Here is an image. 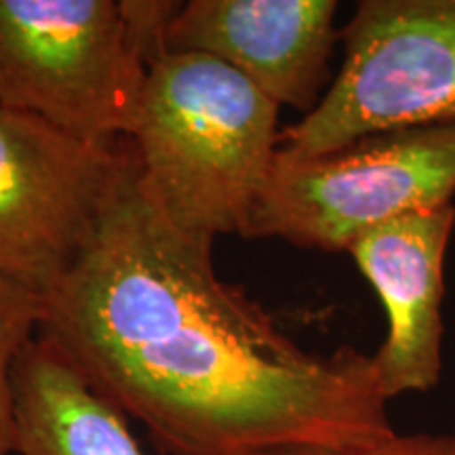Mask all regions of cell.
I'll return each instance as SVG.
<instances>
[{
    "instance_id": "cell-5",
    "label": "cell",
    "mask_w": 455,
    "mask_h": 455,
    "mask_svg": "<svg viewBox=\"0 0 455 455\" xmlns=\"http://www.w3.org/2000/svg\"><path fill=\"white\" fill-rule=\"evenodd\" d=\"M148 68L118 0H0V108L74 138L127 140Z\"/></svg>"
},
{
    "instance_id": "cell-2",
    "label": "cell",
    "mask_w": 455,
    "mask_h": 455,
    "mask_svg": "<svg viewBox=\"0 0 455 455\" xmlns=\"http://www.w3.org/2000/svg\"><path fill=\"white\" fill-rule=\"evenodd\" d=\"M270 98L204 53H164L146 72L127 144L164 215L213 241L247 235L281 144Z\"/></svg>"
},
{
    "instance_id": "cell-6",
    "label": "cell",
    "mask_w": 455,
    "mask_h": 455,
    "mask_svg": "<svg viewBox=\"0 0 455 455\" xmlns=\"http://www.w3.org/2000/svg\"><path fill=\"white\" fill-rule=\"evenodd\" d=\"M98 144L0 108V278L41 298L68 276L127 163Z\"/></svg>"
},
{
    "instance_id": "cell-3",
    "label": "cell",
    "mask_w": 455,
    "mask_h": 455,
    "mask_svg": "<svg viewBox=\"0 0 455 455\" xmlns=\"http://www.w3.org/2000/svg\"><path fill=\"white\" fill-rule=\"evenodd\" d=\"M455 195V123L384 131L299 156L278 148L244 238L348 251L358 236Z\"/></svg>"
},
{
    "instance_id": "cell-9",
    "label": "cell",
    "mask_w": 455,
    "mask_h": 455,
    "mask_svg": "<svg viewBox=\"0 0 455 455\" xmlns=\"http://www.w3.org/2000/svg\"><path fill=\"white\" fill-rule=\"evenodd\" d=\"M15 455H148L121 409L41 333L15 365Z\"/></svg>"
},
{
    "instance_id": "cell-4",
    "label": "cell",
    "mask_w": 455,
    "mask_h": 455,
    "mask_svg": "<svg viewBox=\"0 0 455 455\" xmlns=\"http://www.w3.org/2000/svg\"><path fill=\"white\" fill-rule=\"evenodd\" d=\"M344 64L278 148L316 156L384 131L455 123V0H363Z\"/></svg>"
},
{
    "instance_id": "cell-12",
    "label": "cell",
    "mask_w": 455,
    "mask_h": 455,
    "mask_svg": "<svg viewBox=\"0 0 455 455\" xmlns=\"http://www.w3.org/2000/svg\"><path fill=\"white\" fill-rule=\"evenodd\" d=\"M131 44L146 68L156 64L167 51V34L181 3L175 0H118Z\"/></svg>"
},
{
    "instance_id": "cell-11",
    "label": "cell",
    "mask_w": 455,
    "mask_h": 455,
    "mask_svg": "<svg viewBox=\"0 0 455 455\" xmlns=\"http://www.w3.org/2000/svg\"><path fill=\"white\" fill-rule=\"evenodd\" d=\"M251 455H455V435H430V432H413L352 445H293L266 449Z\"/></svg>"
},
{
    "instance_id": "cell-8",
    "label": "cell",
    "mask_w": 455,
    "mask_h": 455,
    "mask_svg": "<svg viewBox=\"0 0 455 455\" xmlns=\"http://www.w3.org/2000/svg\"><path fill=\"white\" fill-rule=\"evenodd\" d=\"M335 13V0H190L169 28L167 51L212 55L276 106L308 114L339 38Z\"/></svg>"
},
{
    "instance_id": "cell-1",
    "label": "cell",
    "mask_w": 455,
    "mask_h": 455,
    "mask_svg": "<svg viewBox=\"0 0 455 455\" xmlns=\"http://www.w3.org/2000/svg\"><path fill=\"white\" fill-rule=\"evenodd\" d=\"M127 141V140H124ZM47 338L161 455H251L390 436L369 355L306 352L171 221L129 146L74 268L43 298Z\"/></svg>"
},
{
    "instance_id": "cell-10",
    "label": "cell",
    "mask_w": 455,
    "mask_h": 455,
    "mask_svg": "<svg viewBox=\"0 0 455 455\" xmlns=\"http://www.w3.org/2000/svg\"><path fill=\"white\" fill-rule=\"evenodd\" d=\"M44 301L21 284L0 278V455L15 445V365L41 331Z\"/></svg>"
},
{
    "instance_id": "cell-7",
    "label": "cell",
    "mask_w": 455,
    "mask_h": 455,
    "mask_svg": "<svg viewBox=\"0 0 455 455\" xmlns=\"http://www.w3.org/2000/svg\"><path fill=\"white\" fill-rule=\"evenodd\" d=\"M453 232L449 203L375 226L348 247L388 318L384 344L371 355L388 401L441 382L445 255Z\"/></svg>"
}]
</instances>
